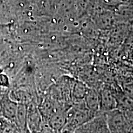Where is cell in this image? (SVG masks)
<instances>
[{
  "instance_id": "obj_1",
  "label": "cell",
  "mask_w": 133,
  "mask_h": 133,
  "mask_svg": "<svg viewBox=\"0 0 133 133\" xmlns=\"http://www.w3.org/2000/svg\"><path fill=\"white\" fill-rule=\"evenodd\" d=\"M95 116L84 101L72 104L66 111V121L61 132H74L76 128Z\"/></svg>"
},
{
  "instance_id": "obj_2",
  "label": "cell",
  "mask_w": 133,
  "mask_h": 133,
  "mask_svg": "<svg viewBox=\"0 0 133 133\" xmlns=\"http://www.w3.org/2000/svg\"><path fill=\"white\" fill-rule=\"evenodd\" d=\"M105 114L110 132H129V124L123 111L115 109Z\"/></svg>"
},
{
  "instance_id": "obj_3",
  "label": "cell",
  "mask_w": 133,
  "mask_h": 133,
  "mask_svg": "<svg viewBox=\"0 0 133 133\" xmlns=\"http://www.w3.org/2000/svg\"><path fill=\"white\" fill-rule=\"evenodd\" d=\"M74 132H110L105 112L96 115L76 128Z\"/></svg>"
},
{
  "instance_id": "obj_4",
  "label": "cell",
  "mask_w": 133,
  "mask_h": 133,
  "mask_svg": "<svg viewBox=\"0 0 133 133\" xmlns=\"http://www.w3.org/2000/svg\"><path fill=\"white\" fill-rule=\"evenodd\" d=\"M26 105V121L29 132H42L44 121L39 112L38 107L31 101Z\"/></svg>"
},
{
  "instance_id": "obj_5",
  "label": "cell",
  "mask_w": 133,
  "mask_h": 133,
  "mask_svg": "<svg viewBox=\"0 0 133 133\" xmlns=\"http://www.w3.org/2000/svg\"><path fill=\"white\" fill-rule=\"evenodd\" d=\"M101 97V107L102 112L117 109L118 99L115 88L110 86H104L99 88Z\"/></svg>"
},
{
  "instance_id": "obj_6",
  "label": "cell",
  "mask_w": 133,
  "mask_h": 133,
  "mask_svg": "<svg viewBox=\"0 0 133 133\" xmlns=\"http://www.w3.org/2000/svg\"><path fill=\"white\" fill-rule=\"evenodd\" d=\"M17 106V103L11 99L9 96H3L0 100V114L15 124Z\"/></svg>"
},
{
  "instance_id": "obj_7",
  "label": "cell",
  "mask_w": 133,
  "mask_h": 133,
  "mask_svg": "<svg viewBox=\"0 0 133 133\" xmlns=\"http://www.w3.org/2000/svg\"><path fill=\"white\" fill-rule=\"evenodd\" d=\"M84 102L88 109L95 115L102 112L101 111L99 91L97 88L89 87Z\"/></svg>"
},
{
  "instance_id": "obj_8",
  "label": "cell",
  "mask_w": 133,
  "mask_h": 133,
  "mask_svg": "<svg viewBox=\"0 0 133 133\" xmlns=\"http://www.w3.org/2000/svg\"><path fill=\"white\" fill-rule=\"evenodd\" d=\"M88 88H89V86L85 83L80 79L75 78L71 90L72 104L84 101Z\"/></svg>"
},
{
  "instance_id": "obj_9",
  "label": "cell",
  "mask_w": 133,
  "mask_h": 133,
  "mask_svg": "<svg viewBox=\"0 0 133 133\" xmlns=\"http://www.w3.org/2000/svg\"><path fill=\"white\" fill-rule=\"evenodd\" d=\"M67 109H62L59 110L48 119L46 123L52 132H61V131L65 124L66 111Z\"/></svg>"
},
{
  "instance_id": "obj_10",
  "label": "cell",
  "mask_w": 133,
  "mask_h": 133,
  "mask_svg": "<svg viewBox=\"0 0 133 133\" xmlns=\"http://www.w3.org/2000/svg\"><path fill=\"white\" fill-rule=\"evenodd\" d=\"M15 124L18 130L21 132H28L26 121V105L23 103L18 104Z\"/></svg>"
},
{
  "instance_id": "obj_11",
  "label": "cell",
  "mask_w": 133,
  "mask_h": 133,
  "mask_svg": "<svg viewBox=\"0 0 133 133\" xmlns=\"http://www.w3.org/2000/svg\"><path fill=\"white\" fill-rule=\"evenodd\" d=\"M9 85V79L6 75L0 74V86L3 87H7Z\"/></svg>"
},
{
  "instance_id": "obj_12",
  "label": "cell",
  "mask_w": 133,
  "mask_h": 133,
  "mask_svg": "<svg viewBox=\"0 0 133 133\" xmlns=\"http://www.w3.org/2000/svg\"><path fill=\"white\" fill-rule=\"evenodd\" d=\"M2 71V70H1V69H0V74H1V72H2V71Z\"/></svg>"
},
{
  "instance_id": "obj_13",
  "label": "cell",
  "mask_w": 133,
  "mask_h": 133,
  "mask_svg": "<svg viewBox=\"0 0 133 133\" xmlns=\"http://www.w3.org/2000/svg\"><path fill=\"white\" fill-rule=\"evenodd\" d=\"M0 100H1V97H0Z\"/></svg>"
}]
</instances>
